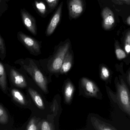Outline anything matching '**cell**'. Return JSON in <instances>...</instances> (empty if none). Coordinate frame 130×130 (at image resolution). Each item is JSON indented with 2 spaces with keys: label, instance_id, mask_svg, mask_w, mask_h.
<instances>
[{
  "label": "cell",
  "instance_id": "1",
  "mask_svg": "<svg viewBox=\"0 0 130 130\" xmlns=\"http://www.w3.org/2000/svg\"><path fill=\"white\" fill-rule=\"evenodd\" d=\"M14 63L19 65L21 70L29 75L45 93H48L47 79L39 68L34 60L29 58L20 59L16 60Z\"/></svg>",
  "mask_w": 130,
  "mask_h": 130
},
{
  "label": "cell",
  "instance_id": "2",
  "mask_svg": "<svg viewBox=\"0 0 130 130\" xmlns=\"http://www.w3.org/2000/svg\"><path fill=\"white\" fill-rule=\"evenodd\" d=\"M71 46L69 39L62 43L57 49L53 56L49 60L48 68L51 72L56 73L60 71L65 56Z\"/></svg>",
  "mask_w": 130,
  "mask_h": 130
},
{
  "label": "cell",
  "instance_id": "3",
  "mask_svg": "<svg viewBox=\"0 0 130 130\" xmlns=\"http://www.w3.org/2000/svg\"><path fill=\"white\" fill-rule=\"evenodd\" d=\"M4 65L10 85L21 89L27 88L28 84L24 73L7 63Z\"/></svg>",
  "mask_w": 130,
  "mask_h": 130
},
{
  "label": "cell",
  "instance_id": "4",
  "mask_svg": "<svg viewBox=\"0 0 130 130\" xmlns=\"http://www.w3.org/2000/svg\"><path fill=\"white\" fill-rule=\"evenodd\" d=\"M118 100L124 111L130 117V92L126 83L122 79L117 84Z\"/></svg>",
  "mask_w": 130,
  "mask_h": 130
},
{
  "label": "cell",
  "instance_id": "5",
  "mask_svg": "<svg viewBox=\"0 0 130 130\" xmlns=\"http://www.w3.org/2000/svg\"><path fill=\"white\" fill-rule=\"evenodd\" d=\"M17 36L18 40L30 54L37 56L41 53V44L37 40L21 31L18 32Z\"/></svg>",
  "mask_w": 130,
  "mask_h": 130
},
{
  "label": "cell",
  "instance_id": "6",
  "mask_svg": "<svg viewBox=\"0 0 130 130\" xmlns=\"http://www.w3.org/2000/svg\"><path fill=\"white\" fill-rule=\"evenodd\" d=\"M8 92V96L16 106L21 108H29L31 105L30 99L25 95L21 89L10 85Z\"/></svg>",
  "mask_w": 130,
  "mask_h": 130
},
{
  "label": "cell",
  "instance_id": "7",
  "mask_svg": "<svg viewBox=\"0 0 130 130\" xmlns=\"http://www.w3.org/2000/svg\"><path fill=\"white\" fill-rule=\"evenodd\" d=\"M80 84L84 96L88 97L97 98L98 97L100 91L94 82L84 77L80 80Z\"/></svg>",
  "mask_w": 130,
  "mask_h": 130
},
{
  "label": "cell",
  "instance_id": "8",
  "mask_svg": "<svg viewBox=\"0 0 130 130\" xmlns=\"http://www.w3.org/2000/svg\"><path fill=\"white\" fill-rule=\"evenodd\" d=\"M67 6L70 19H76L84 12L85 4L83 0H68Z\"/></svg>",
  "mask_w": 130,
  "mask_h": 130
},
{
  "label": "cell",
  "instance_id": "9",
  "mask_svg": "<svg viewBox=\"0 0 130 130\" xmlns=\"http://www.w3.org/2000/svg\"><path fill=\"white\" fill-rule=\"evenodd\" d=\"M20 13L25 27L34 36H36L37 33V27L35 18L24 8L21 9Z\"/></svg>",
  "mask_w": 130,
  "mask_h": 130
},
{
  "label": "cell",
  "instance_id": "10",
  "mask_svg": "<svg viewBox=\"0 0 130 130\" xmlns=\"http://www.w3.org/2000/svg\"><path fill=\"white\" fill-rule=\"evenodd\" d=\"M13 124V119L10 112L0 103V129H11Z\"/></svg>",
  "mask_w": 130,
  "mask_h": 130
},
{
  "label": "cell",
  "instance_id": "11",
  "mask_svg": "<svg viewBox=\"0 0 130 130\" xmlns=\"http://www.w3.org/2000/svg\"><path fill=\"white\" fill-rule=\"evenodd\" d=\"M63 7V2H61L59 4L54 15L53 16L50 22L46 28V36H51L55 31L57 26L59 23L61 17L62 11Z\"/></svg>",
  "mask_w": 130,
  "mask_h": 130
},
{
  "label": "cell",
  "instance_id": "12",
  "mask_svg": "<svg viewBox=\"0 0 130 130\" xmlns=\"http://www.w3.org/2000/svg\"><path fill=\"white\" fill-rule=\"evenodd\" d=\"M7 76V71L4 64L2 63L0 60V89L4 94L8 96L9 88L8 86Z\"/></svg>",
  "mask_w": 130,
  "mask_h": 130
},
{
  "label": "cell",
  "instance_id": "13",
  "mask_svg": "<svg viewBox=\"0 0 130 130\" xmlns=\"http://www.w3.org/2000/svg\"><path fill=\"white\" fill-rule=\"evenodd\" d=\"M27 88L28 94L36 105L40 109L44 110L45 108L44 103L39 93L36 90L29 86H28Z\"/></svg>",
  "mask_w": 130,
  "mask_h": 130
},
{
  "label": "cell",
  "instance_id": "14",
  "mask_svg": "<svg viewBox=\"0 0 130 130\" xmlns=\"http://www.w3.org/2000/svg\"><path fill=\"white\" fill-rule=\"evenodd\" d=\"M91 121L95 129L99 130H115L116 128L95 117H91Z\"/></svg>",
  "mask_w": 130,
  "mask_h": 130
},
{
  "label": "cell",
  "instance_id": "15",
  "mask_svg": "<svg viewBox=\"0 0 130 130\" xmlns=\"http://www.w3.org/2000/svg\"><path fill=\"white\" fill-rule=\"evenodd\" d=\"M75 91V87L70 81H67L64 89V97L65 103L69 104L71 103Z\"/></svg>",
  "mask_w": 130,
  "mask_h": 130
},
{
  "label": "cell",
  "instance_id": "16",
  "mask_svg": "<svg viewBox=\"0 0 130 130\" xmlns=\"http://www.w3.org/2000/svg\"><path fill=\"white\" fill-rule=\"evenodd\" d=\"M73 61V56L72 54L70 52L69 50L65 56L59 72L61 74H65L68 72L72 68Z\"/></svg>",
  "mask_w": 130,
  "mask_h": 130
},
{
  "label": "cell",
  "instance_id": "17",
  "mask_svg": "<svg viewBox=\"0 0 130 130\" xmlns=\"http://www.w3.org/2000/svg\"><path fill=\"white\" fill-rule=\"evenodd\" d=\"M103 18V26L105 29L109 28L114 23L113 17L110 11L107 8H105L102 12Z\"/></svg>",
  "mask_w": 130,
  "mask_h": 130
},
{
  "label": "cell",
  "instance_id": "18",
  "mask_svg": "<svg viewBox=\"0 0 130 130\" xmlns=\"http://www.w3.org/2000/svg\"><path fill=\"white\" fill-rule=\"evenodd\" d=\"M34 7L39 14L43 17H45L47 15L48 10L45 3L41 0H36L34 2Z\"/></svg>",
  "mask_w": 130,
  "mask_h": 130
},
{
  "label": "cell",
  "instance_id": "19",
  "mask_svg": "<svg viewBox=\"0 0 130 130\" xmlns=\"http://www.w3.org/2000/svg\"><path fill=\"white\" fill-rule=\"evenodd\" d=\"M7 56V49L4 38L0 34V59L4 60Z\"/></svg>",
  "mask_w": 130,
  "mask_h": 130
},
{
  "label": "cell",
  "instance_id": "20",
  "mask_svg": "<svg viewBox=\"0 0 130 130\" xmlns=\"http://www.w3.org/2000/svg\"><path fill=\"white\" fill-rule=\"evenodd\" d=\"M36 118L32 117L30 119L26 125L25 129L27 130H37L39 129L38 125L37 124Z\"/></svg>",
  "mask_w": 130,
  "mask_h": 130
},
{
  "label": "cell",
  "instance_id": "21",
  "mask_svg": "<svg viewBox=\"0 0 130 130\" xmlns=\"http://www.w3.org/2000/svg\"><path fill=\"white\" fill-rule=\"evenodd\" d=\"M10 0H0V21L1 17L8 9V2Z\"/></svg>",
  "mask_w": 130,
  "mask_h": 130
},
{
  "label": "cell",
  "instance_id": "22",
  "mask_svg": "<svg viewBox=\"0 0 130 130\" xmlns=\"http://www.w3.org/2000/svg\"><path fill=\"white\" fill-rule=\"evenodd\" d=\"M100 75L101 78L104 81L107 80L110 76L109 69L105 66H102L100 69Z\"/></svg>",
  "mask_w": 130,
  "mask_h": 130
},
{
  "label": "cell",
  "instance_id": "23",
  "mask_svg": "<svg viewBox=\"0 0 130 130\" xmlns=\"http://www.w3.org/2000/svg\"><path fill=\"white\" fill-rule=\"evenodd\" d=\"M59 0H45L49 9V12L52 11L57 6Z\"/></svg>",
  "mask_w": 130,
  "mask_h": 130
},
{
  "label": "cell",
  "instance_id": "24",
  "mask_svg": "<svg viewBox=\"0 0 130 130\" xmlns=\"http://www.w3.org/2000/svg\"><path fill=\"white\" fill-rule=\"evenodd\" d=\"M115 53L117 58L119 60H121L126 58V53L120 48H117L115 50Z\"/></svg>",
  "mask_w": 130,
  "mask_h": 130
},
{
  "label": "cell",
  "instance_id": "25",
  "mask_svg": "<svg viewBox=\"0 0 130 130\" xmlns=\"http://www.w3.org/2000/svg\"><path fill=\"white\" fill-rule=\"evenodd\" d=\"M38 127H40V129L42 130H51L53 129L52 128L50 124L46 121H43L41 122L40 124H39Z\"/></svg>",
  "mask_w": 130,
  "mask_h": 130
},
{
  "label": "cell",
  "instance_id": "26",
  "mask_svg": "<svg viewBox=\"0 0 130 130\" xmlns=\"http://www.w3.org/2000/svg\"><path fill=\"white\" fill-rule=\"evenodd\" d=\"M125 50L127 53H130V34L127 36L126 39Z\"/></svg>",
  "mask_w": 130,
  "mask_h": 130
},
{
  "label": "cell",
  "instance_id": "27",
  "mask_svg": "<svg viewBox=\"0 0 130 130\" xmlns=\"http://www.w3.org/2000/svg\"><path fill=\"white\" fill-rule=\"evenodd\" d=\"M128 82H129V84L130 86V70L129 72V75H128Z\"/></svg>",
  "mask_w": 130,
  "mask_h": 130
},
{
  "label": "cell",
  "instance_id": "28",
  "mask_svg": "<svg viewBox=\"0 0 130 130\" xmlns=\"http://www.w3.org/2000/svg\"><path fill=\"white\" fill-rule=\"evenodd\" d=\"M129 24L130 25V19H129Z\"/></svg>",
  "mask_w": 130,
  "mask_h": 130
},
{
  "label": "cell",
  "instance_id": "29",
  "mask_svg": "<svg viewBox=\"0 0 130 130\" xmlns=\"http://www.w3.org/2000/svg\"><path fill=\"white\" fill-rule=\"evenodd\" d=\"M124 1H127V0H124Z\"/></svg>",
  "mask_w": 130,
  "mask_h": 130
}]
</instances>
